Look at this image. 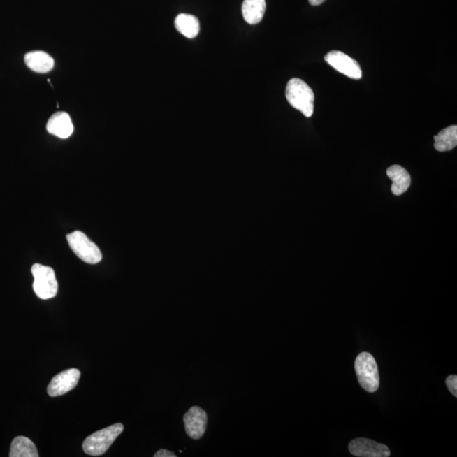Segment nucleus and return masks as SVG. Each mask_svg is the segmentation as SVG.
<instances>
[{
	"label": "nucleus",
	"instance_id": "nucleus-1",
	"mask_svg": "<svg viewBox=\"0 0 457 457\" xmlns=\"http://www.w3.org/2000/svg\"><path fill=\"white\" fill-rule=\"evenodd\" d=\"M286 97L289 103L302 112L306 117H311L314 110V94L307 84L299 78H292L287 83Z\"/></svg>",
	"mask_w": 457,
	"mask_h": 457
},
{
	"label": "nucleus",
	"instance_id": "nucleus-2",
	"mask_svg": "<svg viewBox=\"0 0 457 457\" xmlns=\"http://www.w3.org/2000/svg\"><path fill=\"white\" fill-rule=\"evenodd\" d=\"M124 430L122 423L111 425L110 427L94 433L84 440L82 448L86 454L99 456L104 454L115 440L118 438Z\"/></svg>",
	"mask_w": 457,
	"mask_h": 457
},
{
	"label": "nucleus",
	"instance_id": "nucleus-3",
	"mask_svg": "<svg viewBox=\"0 0 457 457\" xmlns=\"http://www.w3.org/2000/svg\"><path fill=\"white\" fill-rule=\"evenodd\" d=\"M355 371L358 382L364 391L374 393L379 386L378 365L371 354L362 352L355 362Z\"/></svg>",
	"mask_w": 457,
	"mask_h": 457
},
{
	"label": "nucleus",
	"instance_id": "nucleus-4",
	"mask_svg": "<svg viewBox=\"0 0 457 457\" xmlns=\"http://www.w3.org/2000/svg\"><path fill=\"white\" fill-rule=\"evenodd\" d=\"M34 277V290L40 299L55 298L58 293V282L53 268L36 263L31 268Z\"/></svg>",
	"mask_w": 457,
	"mask_h": 457
},
{
	"label": "nucleus",
	"instance_id": "nucleus-5",
	"mask_svg": "<svg viewBox=\"0 0 457 457\" xmlns=\"http://www.w3.org/2000/svg\"><path fill=\"white\" fill-rule=\"evenodd\" d=\"M68 243L74 254L83 262L89 264L99 263L102 260V254L97 245L81 231H74L66 236Z\"/></svg>",
	"mask_w": 457,
	"mask_h": 457
},
{
	"label": "nucleus",
	"instance_id": "nucleus-6",
	"mask_svg": "<svg viewBox=\"0 0 457 457\" xmlns=\"http://www.w3.org/2000/svg\"><path fill=\"white\" fill-rule=\"evenodd\" d=\"M324 59H326L328 65L335 68L340 73L348 76V78L352 79L362 78L363 72L359 64L355 59L351 58L350 56L342 53V52L338 50L328 52Z\"/></svg>",
	"mask_w": 457,
	"mask_h": 457
},
{
	"label": "nucleus",
	"instance_id": "nucleus-7",
	"mask_svg": "<svg viewBox=\"0 0 457 457\" xmlns=\"http://www.w3.org/2000/svg\"><path fill=\"white\" fill-rule=\"evenodd\" d=\"M81 372L76 368H71L54 377L48 386V394L51 398L63 396L78 386Z\"/></svg>",
	"mask_w": 457,
	"mask_h": 457
},
{
	"label": "nucleus",
	"instance_id": "nucleus-8",
	"mask_svg": "<svg viewBox=\"0 0 457 457\" xmlns=\"http://www.w3.org/2000/svg\"><path fill=\"white\" fill-rule=\"evenodd\" d=\"M349 451L352 455L359 457H388L391 456L390 449L386 444L364 438L352 440L349 444Z\"/></svg>",
	"mask_w": 457,
	"mask_h": 457
},
{
	"label": "nucleus",
	"instance_id": "nucleus-9",
	"mask_svg": "<svg viewBox=\"0 0 457 457\" xmlns=\"http://www.w3.org/2000/svg\"><path fill=\"white\" fill-rule=\"evenodd\" d=\"M186 432L190 438L201 439L205 434L208 416L206 412L199 407H192L184 416Z\"/></svg>",
	"mask_w": 457,
	"mask_h": 457
},
{
	"label": "nucleus",
	"instance_id": "nucleus-10",
	"mask_svg": "<svg viewBox=\"0 0 457 457\" xmlns=\"http://www.w3.org/2000/svg\"><path fill=\"white\" fill-rule=\"evenodd\" d=\"M47 131L49 133L66 139L73 133L74 127L70 115L66 112H56L51 116L47 124Z\"/></svg>",
	"mask_w": 457,
	"mask_h": 457
},
{
	"label": "nucleus",
	"instance_id": "nucleus-11",
	"mask_svg": "<svg viewBox=\"0 0 457 457\" xmlns=\"http://www.w3.org/2000/svg\"><path fill=\"white\" fill-rule=\"evenodd\" d=\"M387 175L392 180L391 191L396 196L403 194L411 186V175L402 166H391L387 170Z\"/></svg>",
	"mask_w": 457,
	"mask_h": 457
},
{
	"label": "nucleus",
	"instance_id": "nucleus-12",
	"mask_svg": "<svg viewBox=\"0 0 457 457\" xmlns=\"http://www.w3.org/2000/svg\"><path fill=\"white\" fill-rule=\"evenodd\" d=\"M25 63L29 69L37 73H48L55 66L53 58L43 51H33L27 54Z\"/></svg>",
	"mask_w": 457,
	"mask_h": 457
},
{
	"label": "nucleus",
	"instance_id": "nucleus-13",
	"mask_svg": "<svg viewBox=\"0 0 457 457\" xmlns=\"http://www.w3.org/2000/svg\"><path fill=\"white\" fill-rule=\"evenodd\" d=\"M266 10V0H244L242 3L243 17L251 25H255L262 21Z\"/></svg>",
	"mask_w": 457,
	"mask_h": 457
},
{
	"label": "nucleus",
	"instance_id": "nucleus-14",
	"mask_svg": "<svg viewBox=\"0 0 457 457\" xmlns=\"http://www.w3.org/2000/svg\"><path fill=\"white\" fill-rule=\"evenodd\" d=\"M175 26L180 34L188 38H194L200 31L198 19L189 14H180L176 17Z\"/></svg>",
	"mask_w": 457,
	"mask_h": 457
},
{
	"label": "nucleus",
	"instance_id": "nucleus-15",
	"mask_svg": "<svg viewBox=\"0 0 457 457\" xmlns=\"http://www.w3.org/2000/svg\"><path fill=\"white\" fill-rule=\"evenodd\" d=\"M10 457H38L35 444L25 436H18L12 441Z\"/></svg>",
	"mask_w": 457,
	"mask_h": 457
},
{
	"label": "nucleus",
	"instance_id": "nucleus-16",
	"mask_svg": "<svg viewBox=\"0 0 457 457\" xmlns=\"http://www.w3.org/2000/svg\"><path fill=\"white\" fill-rule=\"evenodd\" d=\"M435 147L439 152L452 150L457 145V126H451L435 136Z\"/></svg>",
	"mask_w": 457,
	"mask_h": 457
},
{
	"label": "nucleus",
	"instance_id": "nucleus-17",
	"mask_svg": "<svg viewBox=\"0 0 457 457\" xmlns=\"http://www.w3.org/2000/svg\"><path fill=\"white\" fill-rule=\"evenodd\" d=\"M447 386L451 394L457 398V377L456 375L449 376L446 380Z\"/></svg>",
	"mask_w": 457,
	"mask_h": 457
},
{
	"label": "nucleus",
	"instance_id": "nucleus-18",
	"mask_svg": "<svg viewBox=\"0 0 457 457\" xmlns=\"http://www.w3.org/2000/svg\"><path fill=\"white\" fill-rule=\"evenodd\" d=\"M154 457H176V455L175 454L174 452H171L168 450H160L156 454H154Z\"/></svg>",
	"mask_w": 457,
	"mask_h": 457
},
{
	"label": "nucleus",
	"instance_id": "nucleus-19",
	"mask_svg": "<svg viewBox=\"0 0 457 457\" xmlns=\"http://www.w3.org/2000/svg\"><path fill=\"white\" fill-rule=\"evenodd\" d=\"M324 1H326V0H310V5L314 6H320Z\"/></svg>",
	"mask_w": 457,
	"mask_h": 457
}]
</instances>
